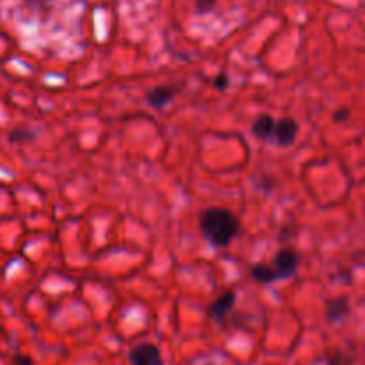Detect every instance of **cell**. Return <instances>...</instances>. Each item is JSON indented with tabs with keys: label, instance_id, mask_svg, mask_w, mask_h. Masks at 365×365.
I'll return each instance as SVG.
<instances>
[{
	"label": "cell",
	"instance_id": "obj_1",
	"mask_svg": "<svg viewBox=\"0 0 365 365\" xmlns=\"http://www.w3.org/2000/svg\"><path fill=\"white\" fill-rule=\"evenodd\" d=\"M202 234L214 248H227L239 234V221L230 210L212 207L203 212L200 220Z\"/></svg>",
	"mask_w": 365,
	"mask_h": 365
},
{
	"label": "cell",
	"instance_id": "obj_2",
	"mask_svg": "<svg viewBox=\"0 0 365 365\" xmlns=\"http://www.w3.org/2000/svg\"><path fill=\"white\" fill-rule=\"evenodd\" d=\"M273 271L277 280H289L298 273L299 255L292 248H282L273 259Z\"/></svg>",
	"mask_w": 365,
	"mask_h": 365
},
{
	"label": "cell",
	"instance_id": "obj_3",
	"mask_svg": "<svg viewBox=\"0 0 365 365\" xmlns=\"http://www.w3.org/2000/svg\"><path fill=\"white\" fill-rule=\"evenodd\" d=\"M128 362L130 365H164L163 353L152 342H141L134 346L128 353Z\"/></svg>",
	"mask_w": 365,
	"mask_h": 365
},
{
	"label": "cell",
	"instance_id": "obj_4",
	"mask_svg": "<svg viewBox=\"0 0 365 365\" xmlns=\"http://www.w3.org/2000/svg\"><path fill=\"white\" fill-rule=\"evenodd\" d=\"M299 134V125L294 118H282L274 121L273 139L278 146H291Z\"/></svg>",
	"mask_w": 365,
	"mask_h": 365
},
{
	"label": "cell",
	"instance_id": "obj_5",
	"mask_svg": "<svg viewBox=\"0 0 365 365\" xmlns=\"http://www.w3.org/2000/svg\"><path fill=\"white\" fill-rule=\"evenodd\" d=\"M234 305H235V292L227 291V292H223V294H221L220 298H217L216 302L209 307V309H207V316H209L214 323H217L220 327H223L225 319H227L228 312L234 309Z\"/></svg>",
	"mask_w": 365,
	"mask_h": 365
},
{
	"label": "cell",
	"instance_id": "obj_6",
	"mask_svg": "<svg viewBox=\"0 0 365 365\" xmlns=\"http://www.w3.org/2000/svg\"><path fill=\"white\" fill-rule=\"evenodd\" d=\"M178 88L175 86H157V88L150 89L146 93V103L153 109L160 110L168 106V103L173 102V98L177 96Z\"/></svg>",
	"mask_w": 365,
	"mask_h": 365
},
{
	"label": "cell",
	"instance_id": "obj_7",
	"mask_svg": "<svg viewBox=\"0 0 365 365\" xmlns=\"http://www.w3.org/2000/svg\"><path fill=\"white\" fill-rule=\"evenodd\" d=\"M327 321L331 324H341L344 323L346 319L351 314V309H349V299L348 298H334L327 302Z\"/></svg>",
	"mask_w": 365,
	"mask_h": 365
},
{
	"label": "cell",
	"instance_id": "obj_8",
	"mask_svg": "<svg viewBox=\"0 0 365 365\" xmlns=\"http://www.w3.org/2000/svg\"><path fill=\"white\" fill-rule=\"evenodd\" d=\"M273 130H274V120L269 114H262L255 120V123L252 125V132L257 139L260 141H269L273 139Z\"/></svg>",
	"mask_w": 365,
	"mask_h": 365
},
{
	"label": "cell",
	"instance_id": "obj_9",
	"mask_svg": "<svg viewBox=\"0 0 365 365\" xmlns=\"http://www.w3.org/2000/svg\"><path fill=\"white\" fill-rule=\"evenodd\" d=\"M250 274H252L253 280L259 282V284H273V282L277 280V274H274L273 267L267 266V264L264 262L253 264V266L250 267Z\"/></svg>",
	"mask_w": 365,
	"mask_h": 365
},
{
	"label": "cell",
	"instance_id": "obj_10",
	"mask_svg": "<svg viewBox=\"0 0 365 365\" xmlns=\"http://www.w3.org/2000/svg\"><path fill=\"white\" fill-rule=\"evenodd\" d=\"M36 134L27 128H14L9 132V141L11 143H31L34 141Z\"/></svg>",
	"mask_w": 365,
	"mask_h": 365
},
{
	"label": "cell",
	"instance_id": "obj_11",
	"mask_svg": "<svg viewBox=\"0 0 365 365\" xmlns=\"http://www.w3.org/2000/svg\"><path fill=\"white\" fill-rule=\"evenodd\" d=\"M328 365H351V359L346 353H342L341 349H337V351L328 356Z\"/></svg>",
	"mask_w": 365,
	"mask_h": 365
},
{
	"label": "cell",
	"instance_id": "obj_12",
	"mask_svg": "<svg viewBox=\"0 0 365 365\" xmlns=\"http://www.w3.org/2000/svg\"><path fill=\"white\" fill-rule=\"evenodd\" d=\"M192 2H195L196 14H207L214 9L217 0H192Z\"/></svg>",
	"mask_w": 365,
	"mask_h": 365
},
{
	"label": "cell",
	"instance_id": "obj_13",
	"mask_svg": "<svg viewBox=\"0 0 365 365\" xmlns=\"http://www.w3.org/2000/svg\"><path fill=\"white\" fill-rule=\"evenodd\" d=\"M25 6L31 7L34 11H46L48 9V4L50 0H24Z\"/></svg>",
	"mask_w": 365,
	"mask_h": 365
},
{
	"label": "cell",
	"instance_id": "obj_14",
	"mask_svg": "<svg viewBox=\"0 0 365 365\" xmlns=\"http://www.w3.org/2000/svg\"><path fill=\"white\" fill-rule=\"evenodd\" d=\"M230 84V78H228L227 73H220L216 78H214V88L220 89V91H225Z\"/></svg>",
	"mask_w": 365,
	"mask_h": 365
},
{
	"label": "cell",
	"instance_id": "obj_15",
	"mask_svg": "<svg viewBox=\"0 0 365 365\" xmlns=\"http://www.w3.org/2000/svg\"><path fill=\"white\" fill-rule=\"evenodd\" d=\"M349 118V109H346V107H342V109H337L334 113V120L337 121V123H342V121H346Z\"/></svg>",
	"mask_w": 365,
	"mask_h": 365
},
{
	"label": "cell",
	"instance_id": "obj_16",
	"mask_svg": "<svg viewBox=\"0 0 365 365\" xmlns=\"http://www.w3.org/2000/svg\"><path fill=\"white\" fill-rule=\"evenodd\" d=\"M13 364L14 365H34V364H32V359H29V356H25V355L14 356V362Z\"/></svg>",
	"mask_w": 365,
	"mask_h": 365
}]
</instances>
